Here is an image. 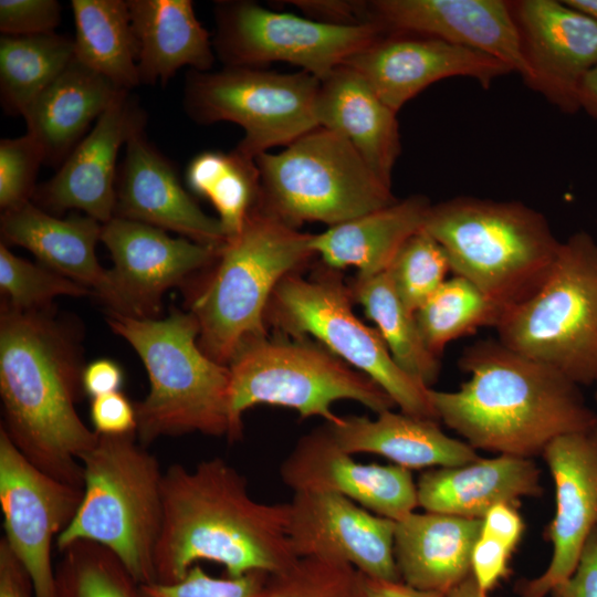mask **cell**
<instances>
[{"instance_id": "6da1fadb", "label": "cell", "mask_w": 597, "mask_h": 597, "mask_svg": "<svg viewBox=\"0 0 597 597\" xmlns=\"http://www.w3.org/2000/svg\"><path fill=\"white\" fill-rule=\"evenodd\" d=\"M82 350L74 331L48 308L0 316V396L6 431L19 451L49 475L83 489L82 457L98 433L76 410Z\"/></svg>"}, {"instance_id": "7a4b0ae2", "label": "cell", "mask_w": 597, "mask_h": 597, "mask_svg": "<svg viewBox=\"0 0 597 597\" xmlns=\"http://www.w3.org/2000/svg\"><path fill=\"white\" fill-rule=\"evenodd\" d=\"M289 502L251 498L245 478L214 457L188 470L172 464L163 478V521L154 553L157 583L180 580L200 561L227 576L274 574L293 564L287 535Z\"/></svg>"}, {"instance_id": "3957f363", "label": "cell", "mask_w": 597, "mask_h": 597, "mask_svg": "<svg viewBox=\"0 0 597 597\" xmlns=\"http://www.w3.org/2000/svg\"><path fill=\"white\" fill-rule=\"evenodd\" d=\"M459 366L469 379L453 391L429 388V398L438 420L475 450L532 459L597 423L580 386L498 338L468 346Z\"/></svg>"}, {"instance_id": "277c9868", "label": "cell", "mask_w": 597, "mask_h": 597, "mask_svg": "<svg viewBox=\"0 0 597 597\" xmlns=\"http://www.w3.org/2000/svg\"><path fill=\"white\" fill-rule=\"evenodd\" d=\"M108 324L135 349L149 377L148 395L135 404L140 443L191 432L240 439L230 413L229 366L200 348L190 312L174 308L161 320L109 313Z\"/></svg>"}, {"instance_id": "5b68a950", "label": "cell", "mask_w": 597, "mask_h": 597, "mask_svg": "<svg viewBox=\"0 0 597 597\" xmlns=\"http://www.w3.org/2000/svg\"><path fill=\"white\" fill-rule=\"evenodd\" d=\"M423 229L502 314L540 289L562 243L543 213L514 200L451 198L431 206Z\"/></svg>"}, {"instance_id": "8992f818", "label": "cell", "mask_w": 597, "mask_h": 597, "mask_svg": "<svg viewBox=\"0 0 597 597\" xmlns=\"http://www.w3.org/2000/svg\"><path fill=\"white\" fill-rule=\"evenodd\" d=\"M311 233L258 207L220 248L214 272L195 297L200 348L229 366L248 343L266 337V312L280 282L315 254Z\"/></svg>"}, {"instance_id": "52a82bcc", "label": "cell", "mask_w": 597, "mask_h": 597, "mask_svg": "<svg viewBox=\"0 0 597 597\" xmlns=\"http://www.w3.org/2000/svg\"><path fill=\"white\" fill-rule=\"evenodd\" d=\"M81 464L82 501L56 538L57 549L93 542L113 552L138 584L155 582L154 553L163 521L158 460L136 433L100 434Z\"/></svg>"}, {"instance_id": "ba28073f", "label": "cell", "mask_w": 597, "mask_h": 597, "mask_svg": "<svg viewBox=\"0 0 597 597\" xmlns=\"http://www.w3.org/2000/svg\"><path fill=\"white\" fill-rule=\"evenodd\" d=\"M498 339L578 386L597 381V241L585 231L561 243L540 289L506 310Z\"/></svg>"}, {"instance_id": "9c48e42d", "label": "cell", "mask_w": 597, "mask_h": 597, "mask_svg": "<svg viewBox=\"0 0 597 597\" xmlns=\"http://www.w3.org/2000/svg\"><path fill=\"white\" fill-rule=\"evenodd\" d=\"M254 160L259 207L294 228L306 221L333 227L398 200L345 138L320 126Z\"/></svg>"}, {"instance_id": "30bf717a", "label": "cell", "mask_w": 597, "mask_h": 597, "mask_svg": "<svg viewBox=\"0 0 597 597\" xmlns=\"http://www.w3.org/2000/svg\"><path fill=\"white\" fill-rule=\"evenodd\" d=\"M292 338V337H291ZM230 413L239 438L242 415L258 405L286 407L302 418L335 422L331 407L354 400L377 415L394 401L371 378L308 338H259L244 345L229 364Z\"/></svg>"}, {"instance_id": "8fae6325", "label": "cell", "mask_w": 597, "mask_h": 597, "mask_svg": "<svg viewBox=\"0 0 597 597\" xmlns=\"http://www.w3.org/2000/svg\"><path fill=\"white\" fill-rule=\"evenodd\" d=\"M336 270L311 279L285 276L271 297L266 323L284 336L314 337L327 350L371 378L400 411L438 420L429 388L405 373L394 360L379 332L353 312L352 293Z\"/></svg>"}, {"instance_id": "7c38bea8", "label": "cell", "mask_w": 597, "mask_h": 597, "mask_svg": "<svg viewBox=\"0 0 597 597\" xmlns=\"http://www.w3.org/2000/svg\"><path fill=\"white\" fill-rule=\"evenodd\" d=\"M321 81L298 71L224 66L187 73L182 105L198 124L232 122L244 135L234 148L255 159L275 146H287L318 127L315 107Z\"/></svg>"}, {"instance_id": "4fadbf2b", "label": "cell", "mask_w": 597, "mask_h": 597, "mask_svg": "<svg viewBox=\"0 0 597 597\" xmlns=\"http://www.w3.org/2000/svg\"><path fill=\"white\" fill-rule=\"evenodd\" d=\"M214 20L213 49L224 66L261 67L286 62L320 81L387 34L374 23L329 24L272 11L248 0L218 1Z\"/></svg>"}, {"instance_id": "5bb4252c", "label": "cell", "mask_w": 597, "mask_h": 597, "mask_svg": "<svg viewBox=\"0 0 597 597\" xmlns=\"http://www.w3.org/2000/svg\"><path fill=\"white\" fill-rule=\"evenodd\" d=\"M83 489L31 463L0 427V506L4 541L33 583L35 597H55L52 546L74 519Z\"/></svg>"}, {"instance_id": "9a60e30c", "label": "cell", "mask_w": 597, "mask_h": 597, "mask_svg": "<svg viewBox=\"0 0 597 597\" xmlns=\"http://www.w3.org/2000/svg\"><path fill=\"white\" fill-rule=\"evenodd\" d=\"M101 241L114 263L107 270L109 313L137 318H156L164 293L213 262L220 250L118 217L102 224Z\"/></svg>"}, {"instance_id": "2e32d148", "label": "cell", "mask_w": 597, "mask_h": 597, "mask_svg": "<svg viewBox=\"0 0 597 597\" xmlns=\"http://www.w3.org/2000/svg\"><path fill=\"white\" fill-rule=\"evenodd\" d=\"M526 65L523 81L566 114L579 111L586 74L597 65V20L564 0L511 2Z\"/></svg>"}, {"instance_id": "e0dca14e", "label": "cell", "mask_w": 597, "mask_h": 597, "mask_svg": "<svg viewBox=\"0 0 597 597\" xmlns=\"http://www.w3.org/2000/svg\"><path fill=\"white\" fill-rule=\"evenodd\" d=\"M396 521L335 493L295 492L287 535L295 555L347 563L374 579L398 582Z\"/></svg>"}, {"instance_id": "ac0fdd59", "label": "cell", "mask_w": 597, "mask_h": 597, "mask_svg": "<svg viewBox=\"0 0 597 597\" xmlns=\"http://www.w3.org/2000/svg\"><path fill=\"white\" fill-rule=\"evenodd\" d=\"M343 65L356 71L396 113L440 80L469 77L489 88L495 80L513 72L483 52L407 33L384 34Z\"/></svg>"}, {"instance_id": "d6986e66", "label": "cell", "mask_w": 597, "mask_h": 597, "mask_svg": "<svg viewBox=\"0 0 597 597\" xmlns=\"http://www.w3.org/2000/svg\"><path fill=\"white\" fill-rule=\"evenodd\" d=\"M542 457L555 489V512L545 530L553 552L541 576L519 584L524 597H545L568 578L597 528V423L555 438Z\"/></svg>"}, {"instance_id": "ffe728a7", "label": "cell", "mask_w": 597, "mask_h": 597, "mask_svg": "<svg viewBox=\"0 0 597 597\" xmlns=\"http://www.w3.org/2000/svg\"><path fill=\"white\" fill-rule=\"evenodd\" d=\"M280 476L294 493H335L394 521L418 506L410 470L357 462L336 442L327 425L298 439L281 463Z\"/></svg>"}, {"instance_id": "44dd1931", "label": "cell", "mask_w": 597, "mask_h": 597, "mask_svg": "<svg viewBox=\"0 0 597 597\" xmlns=\"http://www.w3.org/2000/svg\"><path fill=\"white\" fill-rule=\"evenodd\" d=\"M367 23L385 33L431 36L483 52L526 74L511 2L503 0L365 1Z\"/></svg>"}, {"instance_id": "7402d4cb", "label": "cell", "mask_w": 597, "mask_h": 597, "mask_svg": "<svg viewBox=\"0 0 597 597\" xmlns=\"http://www.w3.org/2000/svg\"><path fill=\"white\" fill-rule=\"evenodd\" d=\"M145 125L136 98L123 92L33 196L53 212L75 209L108 222L115 214L119 149Z\"/></svg>"}, {"instance_id": "603a6c76", "label": "cell", "mask_w": 597, "mask_h": 597, "mask_svg": "<svg viewBox=\"0 0 597 597\" xmlns=\"http://www.w3.org/2000/svg\"><path fill=\"white\" fill-rule=\"evenodd\" d=\"M114 217L174 231L214 248L227 241L219 219L206 214L185 190L174 165L147 139L145 128L125 145Z\"/></svg>"}, {"instance_id": "cb8c5ba5", "label": "cell", "mask_w": 597, "mask_h": 597, "mask_svg": "<svg viewBox=\"0 0 597 597\" xmlns=\"http://www.w3.org/2000/svg\"><path fill=\"white\" fill-rule=\"evenodd\" d=\"M542 492L536 463L509 454L429 469L417 482L418 506L423 511L467 519L482 520L495 505L516 506L520 500Z\"/></svg>"}, {"instance_id": "d4e9b609", "label": "cell", "mask_w": 597, "mask_h": 597, "mask_svg": "<svg viewBox=\"0 0 597 597\" xmlns=\"http://www.w3.org/2000/svg\"><path fill=\"white\" fill-rule=\"evenodd\" d=\"M315 115L320 127L345 138L391 187L392 169L401 151L397 113L356 71L341 65L321 81Z\"/></svg>"}, {"instance_id": "484cf974", "label": "cell", "mask_w": 597, "mask_h": 597, "mask_svg": "<svg viewBox=\"0 0 597 597\" xmlns=\"http://www.w3.org/2000/svg\"><path fill=\"white\" fill-rule=\"evenodd\" d=\"M481 519L412 512L396 521L394 555L401 582L448 594L471 575Z\"/></svg>"}, {"instance_id": "4316f807", "label": "cell", "mask_w": 597, "mask_h": 597, "mask_svg": "<svg viewBox=\"0 0 597 597\" xmlns=\"http://www.w3.org/2000/svg\"><path fill=\"white\" fill-rule=\"evenodd\" d=\"M0 226L6 243L28 249L41 264L93 289L106 301L107 270L100 265L95 253L96 243L101 241V222L81 213L54 217L29 201L3 211Z\"/></svg>"}, {"instance_id": "83f0119b", "label": "cell", "mask_w": 597, "mask_h": 597, "mask_svg": "<svg viewBox=\"0 0 597 597\" xmlns=\"http://www.w3.org/2000/svg\"><path fill=\"white\" fill-rule=\"evenodd\" d=\"M436 421L390 409L376 419L339 416L326 425L348 453L378 454L408 470L455 467L480 458L474 448L444 433Z\"/></svg>"}, {"instance_id": "f1b7e54d", "label": "cell", "mask_w": 597, "mask_h": 597, "mask_svg": "<svg viewBox=\"0 0 597 597\" xmlns=\"http://www.w3.org/2000/svg\"><path fill=\"white\" fill-rule=\"evenodd\" d=\"M137 44L140 84L163 85L178 70L207 72L216 53L190 0H126Z\"/></svg>"}, {"instance_id": "f546056e", "label": "cell", "mask_w": 597, "mask_h": 597, "mask_svg": "<svg viewBox=\"0 0 597 597\" xmlns=\"http://www.w3.org/2000/svg\"><path fill=\"white\" fill-rule=\"evenodd\" d=\"M123 92L128 91L73 57L23 115L27 133L44 150L45 164L60 166Z\"/></svg>"}, {"instance_id": "4dcf8cb0", "label": "cell", "mask_w": 597, "mask_h": 597, "mask_svg": "<svg viewBox=\"0 0 597 597\" xmlns=\"http://www.w3.org/2000/svg\"><path fill=\"white\" fill-rule=\"evenodd\" d=\"M422 195H412L313 234L311 249L333 270L355 266L358 276L388 270L401 245L422 230L431 208Z\"/></svg>"}, {"instance_id": "1f68e13d", "label": "cell", "mask_w": 597, "mask_h": 597, "mask_svg": "<svg viewBox=\"0 0 597 597\" xmlns=\"http://www.w3.org/2000/svg\"><path fill=\"white\" fill-rule=\"evenodd\" d=\"M74 57L130 92L140 85L137 44L127 2L124 0H72Z\"/></svg>"}, {"instance_id": "d6a6232c", "label": "cell", "mask_w": 597, "mask_h": 597, "mask_svg": "<svg viewBox=\"0 0 597 597\" xmlns=\"http://www.w3.org/2000/svg\"><path fill=\"white\" fill-rule=\"evenodd\" d=\"M387 345L397 365L428 388L440 374L439 357L426 346L415 313L398 296L387 271L373 276H356L349 286Z\"/></svg>"}, {"instance_id": "836d02e7", "label": "cell", "mask_w": 597, "mask_h": 597, "mask_svg": "<svg viewBox=\"0 0 597 597\" xmlns=\"http://www.w3.org/2000/svg\"><path fill=\"white\" fill-rule=\"evenodd\" d=\"M74 57L73 38L56 32L0 38V97L3 109L23 116Z\"/></svg>"}, {"instance_id": "e575fe53", "label": "cell", "mask_w": 597, "mask_h": 597, "mask_svg": "<svg viewBox=\"0 0 597 597\" xmlns=\"http://www.w3.org/2000/svg\"><path fill=\"white\" fill-rule=\"evenodd\" d=\"M186 181L192 192L207 198L214 207L227 240L242 230L249 216L260 206L256 163L235 149L199 153L187 166Z\"/></svg>"}, {"instance_id": "d590c367", "label": "cell", "mask_w": 597, "mask_h": 597, "mask_svg": "<svg viewBox=\"0 0 597 597\" xmlns=\"http://www.w3.org/2000/svg\"><path fill=\"white\" fill-rule=\"evenodd\" d=\"M501 315L500 307L458 275L447 279L415 313L423 342L437 357L452 341L483 326L495 327Z\"/></svg>"}, {"instance_id": "8d00e7d4", "label": "cell", "mask_w": 597, "mask_h": 597, "mask_svg": "<svg viewBox=\"0 0 597 597\" xmlns=\"http://www.w3.org/2000/svg\"><path fill=\"white\" fill-rule=\"evenodd\" d=\"M61 553L55 597H144L140 584L108 548L76 541Z\"/></svg>"}, {"instance_id": "74e56055", "label": "cell", "mask_w": 597, "mask_h": 597, "mask_svg": "<svg viewBox=\"0 0 597 597\" xmlns=\"http://www.w3.org/2000/svg\"><path fill=\"white\" fill-rule=\"evenodd\" d=\"M449 271L446 251L425 229L401 245L387 270L398 296L412 313L444 283Z\"/></svg>"}, {"instance_id": "f35d334b", "label": "cell", "mask_w": 597, "mask_h": 597, "mask_svg": "<svg viewBox=\"0 0 597 597\" xmlns=\"http://www.w3.org/2000/svg\"><path fill=\"white\" fill-rule=\"evenodd\" d=\"M265 597H367L366 576L347 563L300 557L269 575Z\"/></svg>"}, {"instance_id": "ab89813d", "label": "cell", "mask_w": 597, "mask_h": 597, "mask_svg": "<svg viewBox=\"0 0 597 597\" xmlns=\"http://www.w3.org/2000/svg\"><path fill=\"white\" fill-rule=\"evenodd\" d=\"M0 290L4 303L20 311L48 308L60 295L90 293L84 285L52 269L14 255L3 242L0 244Z\"/></svg>"}, {"instance_id": "60d3db41", "label": "cell", "mask_w": 597, "mask_h": 597, "mask_svg": "<svg viewBox=\"0 0 597 597\" xmlns=\"http://www.w3.org/2000/svg\"><path fill=\"white\" fill-rule=\"evenodd\" d=\"M44 163V150L30 134L0 140V207L3 211L31 201L38 171Z\"/></svg>"}, {"instance_id": "b9f144b4", "label": "cell", "mask_w": 597, "mask_h": 597, "mask_svg": "<svg viewBox=\"0 0 597 597\" xmlns=\"http://www.w3.org/2000/svg\"><path fill=\"white\" fill-rule=\"evenodd\" d=\"M268 573L250 572L240 577H213L199 564L178 582L140 584L144 597H265Z\"/></svg>"}, {"instance_id": "7bdbcfd3", "label": "cell", "mask_w": 597, "mask_h": 597, "mask_svg": "<svg viewBox=\"0 0 597 597\" xmlns=\"http://www.w3.org/2000/svg\"><path fill=\"white\" fill-rule=\"evenodd\" d=\"M61 22V4L55 0H1L0 31L24 36L55 32Z\"/></svg>"}, {"instance_id": "ee69618b", "label": "cell", "mask_w": 597, "mask_h": 597, "mask_svg": "<svg viewBox=\"0 0 597 597\" xmlns=\"http://www.w3.org/2000/svg\"><path fill=\"white\" fill-rule=\"evenodd\" d=\"M513 551L502 540L480 533L472 552L471 573L482 591L488 594L509 575V563Z\"/></svg>"}, {"instance_id": "f6af8a7d", "label": "cell", "mask_w": 597, "mask_h": 597, "mask_svg": "<svg viewBox=\"0 0 597 597\" xmlns=\"http://www.w3.org/2000/svg\"><path fill=\"white\" fill-rule=\"evenodd\" d=\"M90 416L94 430L104 436L136 433L135 404L116 391L91 399Z\"/></svg>"}, {"instance_id": "bcb514c9", "label": "cell", "mask_w": 597, "mask_h": 597, "mask_svg": "<svg viewBox=\"0 0 597 597\" xmlns=\"http://www.w3.org/2000/svg\"><path fill=\"white\" fill-rule=\"evenodd\" d=\"M549 594L552 597H597V528L585 543L573 574Z\"/></svg>"}, {"instance_id": "7dc6e473", "label": "cell", "mask_w": 597, "mask_h": 597, "mask_svg": "<svg viewBox=\"0 0 597 597\" xmlns=\"http://www.w3.org/2000/svg\"><path fill=\"white\" fill-rule=\"evenodd\" d=\"M301 9L308 19L336 24H365V1H290Z\"/></svg>"}, {"instance_id": "c3c4849f", "label": "cell", "mask_w": 597, "mask_h": 597, "mask_svg": "<svg viewBox=\"0 0 597 597\" xmlns=\"http://www.w3.org/2000/svg\"><path fill=\"white\" fill-rule=\"evenodd\" d=\"M0 597H35L29 573L3 537L0 538Z\"/></svg>"}, {"instance_id": "681fc988", "label": "cell", "mask_w": 597, "mask_h": 597, "mask_svg": "<svg viewBox=\"0 0 597 597\" xmlns=\"http://www.w3.org/2000/svg\"><path fill=\"white\" fill-rule=\"evenodd\" d=\"M481 532L502 540L515 549L524 532V522L516 506L499 504L482 519Z\"/></svg>"}, {"instance_id": "f907efd6", "label": "cell", "mask_w": 597, "mask_h": 597, "mask_svg": "<svg viewBox=\"0 0 597 597\" xmlns=\"http://www.w3.org/2000/svg\"><path fill=\"white\" fill-rule=\"evenodd\" d=\"M124 381L122 368L111 359L101 358L84 366L83 392L92 398L121 391Z\"/></svg>"}, {"instance_id": "816d5d0a", "label": "cell", "mask_w": 597, "mask_h": 597, "mask_svg": "<svg viewBox=\"0 0 597 597\" xmlns=\"http://www.w3.org/2000/svg\"><path fill=\"white\" fill-rule=\"evenodd\" d=\"M367 597H447V594L413 588L401 580L390 582L366 576Z\"/></svg>"}, {"instance_id": "f5cc1de1", "label": "cell", "mask_w": 597, "mask_h": 597, "mask_svg": "<svg viewBox=\"0 0 597 597\" xmlns=\"http://www.w3.org/2000/svg\"><path fill=\"white\" fill-rule=\"evenodd\" d=\"M579 111L597 119V65L584 77L578 94Z\"/></svg>"}, {"instance_id": "db71d44e", "label": "cell", "mask_w": 597, "mask_h": 597, "mask_svg": "<svg viewBox=\"0 0 597 597\" xmlns=\"http://www.w3.org/2000/svg\"><path fill=\"white\" fill-rule=\"evenodd\" d=\"M447 597H488V594L480 589L471 573L462 583L452 588Z\"/></svg>"}, {"instance_id": "11a10c76", "label": "cell", "mask_w": 597, "mask_h": 597, "mask_svg": "<svg viewBox=\"0 0 597 597\" xmlns=\"http://www.w3.org/2000/svg\"><path fill=\"white\" fill-rule=\"evenodd\" d=\"M568 6L597 20V0H564Z\"/></svg>"}, {"instance_id": "9f6ffc18", "label": "cell", "mask_w": 597, "mask_h": 597, "mask_svg": "<svg viewBox=\"0 0 597 597\" xmlns=\"http://www.w3.org/2000/svg\"><path fill=\"white\" fill-rule=\"evenodd\" d=\"M520 597H524V596H520Z\"/></svg>"}]
</instances>
